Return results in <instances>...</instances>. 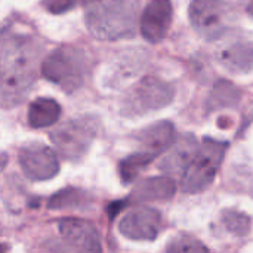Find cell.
Here are the masks:
<instances>
[{"mask_svg": "<svg viewBox=\"0 0 253 253\" xmlns=\"http://www.w3.org/2000/svg\"><path fill=\"white\" fill-rule=\"evenodd\" d=\"M221 65L233 74H248L253 71V42H234L222 47L218 53Z\"/></svg>", "mask_w": 253, "mask_h": 253, "instance_id": "15", "label": "cell"}, {"mask_svg": "<svg viewBox=\"0 0 253 253\" xmlns=\"http://www.w3.org/2000/svg\"><path fill=\"white\" fill-rule=\"evenodd\" d=\"M99 132V120L92 114L77 116L58 126L50 133L56 153L68 162L82 160Z\"/></svg>", "mask_w": 253, "mask_h": 253, "instance_id": "5", "label": "cell"}, {"mask_svg": "<svg viewBox=\"0 0 253 253\" xmlns=\"http://www.w3.org/2000/svg\"><path fill=\"white\" fill-rule=\"evenodd\" d=\"M44 9L53 15H62L76 7L77 0H42Z\"/></svg>", "mask_w": 253, "mask_h": 253, "instance_id": "22", "label": "cell"}, {"mask_svg": "<svg viewBox=\"0 0 253 253\" xmlns=\"http://www.w3.org/2000/svg\"><path fill=\"white\" fill-rule=\"evenodd\" d=\"M61 116V105L52 98L34 99L27 113V122L33 129H43L58 122Z\"/></svg>", "mask_w": 253, "mask_h": 253, "instance_id": "16", "label": "cell"}, {"mask_svg": "<svg viewBox=\"0 0 253 253\" xmlns=\"http://www.w3.org/2000/svg\"><path fill=\"white\" fill-rule=\"evenodd\" d=\"M18 163L24 175L37 182L52 179L59 170L56 153L42 142H28L22 145L18 151Z\"/></svg>", "mask_w": 253, "mask_h": 253, "instance_id": "8", "label": "cell"}, {"mask_svg": "<svg viewBox=\"0 0 253 253\" xmlns=\"http://www.w3.org/2000/svg\"><path fill=\"white\" fill-rule=\"evenodd\" d=\"M133 138L138 141L142 151L157 157L162 153L168 151L175 142V126L168 120H162L138 130Z\"/></svg>", "mask_w": 253, "mask_h": 253, "instance_id": "13", "label": "cell"}, {"mask_svg": "<svg viewBox=\"0 0 253 253\" xmlns=\"http://www.w3.org/2000/svg\"><path fill=\"white\" fill-rule=\"evenodd\" d=\"M175 98L170 83L154 77H142L122 98L120 113L125 117H139L168 107Z\"/></svg>", "mask_w": 253, "mask_h": 253, "instance_id": "6", "label": "cell"}, {"mask_svg": "<svg viewBox=\"0 0 253 253\" xmlns=\"http://www.w3.org/2000/svg\"><path fill=\"white\" fill-rule=\"evenodd\" d=\"M248 12L253 16V0H251V3H249V6H248Z\"/></svg>", "mask_w": 253, "mask_h": 253, "instance_id": "23", "label": "cell"}, {"mask_svg": "<svg viewBox=\"0 0 253 253\" xmlns=\"http://www.w3.org/2000/svg\"><path fill=\"white\" fill-rule=\"evenodd\" d=\"M163 219L159 211L139 206L127 212L119 222V231L123 237L135 242H153L160 234Z\"/></svg>", "mask_w": 253, "mask_h": 253, "instance_id": "9", "label": "cell"}, {"mask_svg": "<svg viewBox=\"0 0 253 253\" xmlns=\"http://www.w3.org/2000/svg\"><path fill=\"white\" fill-rule=\"evenodd\" d=\"M176 193V184L169 176H154L145 178L138 182L129 197L133 203L147 202H166L170 200Z\"/></svg>", "mask_w": 253, "mask_h": 253, "instance_id": "14", "label": "cell"}, {"mask_svg": "<svg viewBox=\"0 0 253 253\" xmlns=\"http://www.w3.org/2000/svg\"><path fill=\"white\" fill-rule=\"evenodd\" d=\"M200 142L190 133L181 135L175 139L172 147L168 150L166 156L160 162L159 168L168 175H181L185 172L191 160L194 159Z\"/></svg>", "mask_w": 253, "mask_h": 253, "instance_id": "12", "label": "cell"}, {"mask_svg": "<svg viewBox=\"0 0 253 253\" xmlns=\"http://www.w3.org/2000/svg\"><path fill=\"white\" fill-rule=\"evenodd\" d=\"M84 22L98 40H122L136 34L139 0H83Z\"/></svg>", "mask_w": 253, "mask_h": 253, "instance_id": "2", "label": "cell"}, {"mask_svg": "<svg viewBox=\"0 0 253 253\" xmlns=\"http://www.w3.org/2000/svg\"><path fill=\"white\" fill-rule=\"evenodd\" d=\"M173 19L172 0H150L142 10L139 30L148 43H160L169 33Z\"/></svg>", "mask_w": 253, "mask_h": 253, "instance_id": "11", "label": "cell"}, {"mask_svg": "<svg viewBox=\"0 0 253 253\" xmlns=\"http://www.w3.org/2000/svg\"><path fill=\"white\" fill-rule=\"evenodd\" d=\"M90 65V58L83 49L64 44L44 58L40 70L44 79L59 86L65 93H73L84 84Z\"/></svg>", "mask_w": 253, "mask_h": 253, "instance_id": "3", "label": "cell"}, {"mask_svg": "<svg viewBox=\"0 0 253 253\" xmlns=\"http://www.w3.org/2000/svg\"><path fill=\"white\" fill-rule=\"evenodd\" d=\"M58 231L61 240L68 249L76 252H99L101 237L96 227L79 218H64L58 222Z\"/></svg>", "mask_w": 253, "mask_h": 253, "instance_id": "10", "label": "cell"}, {"mask_svg": "<svg viewBox=\"0 0 253 253\" xmlns=\"http://www.w3.org/2000/svg\"><path fill=\"white\" fill-rule=\"evenodd\" d=\"M89 203L87 194L77 188H65L49 200L50 209H83Z\"/></svg>", "mask_w": 253, "mask_h": 253, "instance_id": "19", "label": "cell"}, {"mask_svg": "<svg viewBox=\"0 0 253 253\" xmlns=\"http://www.w3.org/2000/svg\"><path fill=\"white\" fill-rule=\"evenodd\" d=\"M43 46L31 36L3 31L1 37V107L12 108L31 92L37 79Z\"/></svg>", "mask_w": 253, "mask_h": 253, "instance_id": "1", "label": "cell"}, {"mask_svg": "<svg viewBox=\"0 0 253 253\" xmlns=\"http://www.w3.org/2000/svg\"><path fill=\"white\" fill-rule=\"evenodd\" d=\"M227 150V142L205 138L194 159L181 176L182 191L187 194H199L208 190L218 175Z\"/></svg>", "mask_w": 253, "mask_h": 253, "instance_id": "4", "label": "cell"}, {"mask_svg": "<svg viewBox=\"0 0 253 253\" xmlns=\"http://www.w3.org/2000/svg\"><path fill=\"white\" fill-rule=\"evenodd\" d=\"M240 99L239 89L231 84L230 82L221 80L215 84L212 89L209 99H208V108L209 110H218V108H228L234 107Z\"/></svg>", "mask_w": 253, "mask_h": 253, "instance_id": "18", "label": "cell"}, {"mask_svg": "<svg viewBox=\"0 0 253 253\" xmlns=\"http://www.w3.org/2000/svg\"><path fill=\"white\" fill-rule=\"evenodd\" d=\"M190 22L206 40H218L231 27L234 13L224 0H193L188 9Z\"/></svg>", "mask_w": 253, "mask_h": 253, "instance_id": "7", "label": "cell"}, {"mask_svg": "<svg viewBox=\"0 0 253 253\" xmlns=\"http://www.w3.org/2000/svg\"><path fill=\"white\" fill-rule=\"evenodd\" d=\"M221 222L227 228L228 233H231L234 236H239V237L248 236L251 233V227H252L251 218L246 213H243L240 211H236V209L222 211Z\"/></svg>", "mask_w": 253, "mask_h": 253, "instance_id": "20", "label": "cell"}, {"mask_svg": "<svg viewBox=\"0 0 253 253\" xmlns=\"http://www.w3.org/2000/svg\"><path fill=\"white\" fill-rule=\"evenodd\" d=\"M154 159H156V156L145 153L142 150H139V151L127 156L126 159H123L119 163V175H120L123 185L133 182L138 178V175L141 173V170H144Z\"/></svg>", "mask_w": 253, "mask_h": 253, "instance_id": "17", "label": "cell"}, {"mask_svg": "<svg viewBox=\"0 0 253 253\" xmlns=\"http://www.w3.org/2000/svg\"><path fill=\"white\" fill-rule=\"evenodd\" d=\"M166 251L168 252H202V251L205 252L208 251V248L202 242L190 236H178L166 246Z\"/></svg>", "mask_w": 253, "mask_h": 253, "instance_id": "21", "label": "cell"}]
</instances>
